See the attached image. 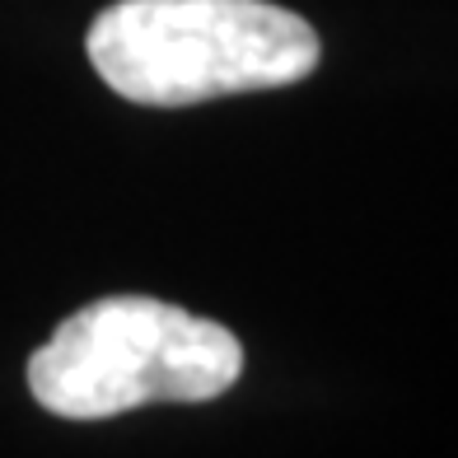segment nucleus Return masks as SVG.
Listing matches in <instances>:
<instances>
[{
	"label": "nucleus",
	"mask_w": 458,
	"mask_h": 458,
	"mask_svg": "<svg viewBox=\"0 0 458 458\" xmlns=\"http://www.w3.org/2000/svg\"><path fill=\"white\" fill-rule=\"evenodd\" d=\"M85 47L103 85L145 108L285 89L318 66V33L267 0H117Z\"/></svg>",
	"instance_id": "obj_1"
},
{
	"label": "nucleus",
	"mask_w": 458,
	"mask_h": 458,
	"mask_svg": "<svg viewBox=\"0 0 458 458\" xmlns=\"http://www.w3.org/2000/svg\"><path fill=\"white\" fill-rule=\"evenodd\" d=\"M243 374L229 327L150 295H108L71 314L29 360V393L66 421L150 403H211Z\"/></svg>",
	"instance_id": "obj_2"
}]
</instances>
